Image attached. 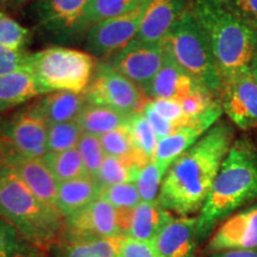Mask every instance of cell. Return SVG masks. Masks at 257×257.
<instances>
[{"instance_id": "obj_1", "label": "cell", "mask_w": 257, "mask_h": 257, "mask_svg": "<svg viewBox=\"0 0 257 257\" xmlns=\"http://www.w3.org/2000/svg\"><path fill=\"white\" fill-rule=\"evenodd\" d=\"M232 143L230 125L211 127L166 173L159 195L161 206L180 217L201 211Z\"/></svg>"}, {"instance_id": "obj_2", "label": "cell", "mask_w": 257, "mask_h": 257, "mask_svg": "<svg viewBox=\"0 0 257 257\" xmlns=\"http://www.w3.org/2000/svg\"><path fill=\"white\" fill-rule=\"evenodd\" d=\"M257 200V147L249 138L231 146L198 217V238L204 240L218 223Z\"/></svg>"}, {"instance_id": "obj_3", "label": "cell", "mask_w": 257, "mask_h": 257, "mask_svg": "<svg viewBox=\"0 0 257 257\" xmlns=\"http://www.w3.org/2000/svg\"><path fill=\"white\" fill-rule=\"evenodd\" d=\"M191 11L206 35L224 83L249 72L257 59L256 29L223 0H197Z\"/></svg>"}, {"instance_id": "obj_4", "label": "cell", "mask_w": 257, "mask_h": 257, "mask_svg": "<svg viewBox=\"0 0 257 257\" xmlns=\"http://www.w3.org/2000/svg\"><path fill=\"white\" fill-rule=\"evenodd\" d=\"M0 217L9 221L29 242L50 251L64 232L63 216L32 193L18 175L0 162Z\"/></svg>"}, {"instance_id": "obj_5", "label": "cell", "mask_w": 257, "mask_h": 257, "mask_svg": "<svg viewBox=\"0 0 257 257\" xmlns=\"http://www.w3.org/2000/svg\"><path fill=\"white\" fill-rule=\"evenodd\" d=\"M163 49L193 79L214 95L221 94L224 81L208 40L191 9L170 29L162 41Z\"/></svg>"}, {"instance_id": "obj_6", "label": "cell", "mask_w": 257, "mask_h": 257, "mask_svg": "<svg viewBox=\"0 0 257 257\" xmlns=\"http://www.w3.org/2000/svg\"><path fill=\"white\" fill-rule=\"evenodd\" d=\"M96 68L94 56L64 47H50L32 54L31 70L42 93L85 94Z\"/></svg>"}, {"instance_id": "obj_7", "label": "cell", "mask_w": 257, "mask_h": 257, "mask_svg": "<svg viewBox=\"0 0 257 257\" xmlns=\"http://www.w3.org/2000/svg\"><path fill=\"white\" fill-rule=\"evenodd\" d=\"M85 98L88 104L108 106L128 114L143 112L150 100L142 87L118 73L110 62L96 64Z\"/></svg>"}, {"instance_id": "obj_8", "label": "cell", "mask_w": 257, "mask_h": 257, "mask_svg": "<svg viewBox=\"0 0 257 257\" xmlns=\"http://www.w3.org/2000/svg\"><path fill=\"white\" fill-rule=\"evenodd\" d=\"M114 237H121L118 227L117 208L104 199H96L67 217L64 221L62 239L68 242H86Z\"/></svg>"}, {"instance_id": "obj_9", "label": "cell", "mask_w": 257, "mask_h": 257, "mask_svg": "<svg viewBox=\"0 0 257 257\" xmlns=\"http://www.w3.org/2000/svg\"><path fill=\"white\" fill-rule=\"evenodd\" d=\"M147 3L130 14L92 25L87 30L85 44L88 54L105 57L123 50L137 36Z\"/></svg>"}, {"instance_id": "obj_10", "label": "cell", "mask_w": 257, "mask_h": 257, "mask_svg": "<svg viewBox=\"0 0 257 257\" xmlns=\"http://www.w3.org/2000/svg\"><path fill=\"white\" fill-rule=\"evenodd\" d=\"M223 105L218 100L212 107L199 117L192 118L181 125L174 134L159 141L154 161L163 173L168 172L170 166L182 154L187 152L205 134L214 126L223 113Z\"/></svg>"}, {"instance_id": "obj_11", "label": "cell", "mask_w": 257, "mask_h": 257, "mask_svg": "<svg viewBox=\"0 0 257 257\" xmlns=\"http://www.w3.org/2000/svg\"><path fill=\"white\" fill-rule=\"evenodd\" d=\"M165 61L162 43H147L137 38L115 54L111 66L128 80L144 88L159 73Z\"/></svg>"}, {"instance_id": "obj_12", "label": "cell", "mask_w": 257, "mask_h": 257, "mask_svg": "<svg viewBox=\"0 0 257 257\" xmlns=\"http://www.w3.org/2000/svg\"><path fill=\"white\" fill-rule=\"evenodd\" d=\"M49 124L32 107L15 114L5 125L3 135L14 153L43 159L48 153Z\"/></svg>"}, {"instance_id": "obj_13", "label": "cell", "mask_w": 257, "mask_h": 257, "mask_svg": "<svg viewBox=\"0 0 257 257\" xmlns=\"http://www.w3.org/2000/svg\"><path fill=\"white\" fill-rule=\"evenodd\" d=\"M89 0H35L42 27L54 36L72 37L89 29L86 11Z\"/></svg>"}, {"instance_id": "obj_14", "label": "cell", "mask_w": 257, "mask_h": 257, "mask_svg": "<svg viewBox=\"0 0 257 257\" xmlns=\"http://www.w3.org/2000/svg\"><path fill=\"white\" fill-rule=\"evenodd\" d=\"M221 105L230 120L242 130L257 128V80L250 72L224 83Z\"/></svg>"}, {"instance_id": "obj_15", "label": "cell", "mask_w": 257, "mask_h": 257, "mask_svg": "<svg viewBox=\"0 0 257 257\" xmlns=\"http://www.w3.org/2000/svg\"><path fill=\"white\" fill-rule=\"evenodd\" d=\"M226 250L257 251V204L232 214L218 227L206 246V252Z\"/></svg>"}, {"instance_id": "obj_16", "label": "cell", "mask_w": 257, "mask_h": 257, "mask_svg": "<svg viewBox=\"0 0 257 257\" xmlns=\"http://www.w3.org/2000/svg\"><path fill=\"white\" fill-rule=\"evenodd\" d=\"M3 162L14 170L40 200L55 207L59 182L51 174L43 159L24 156L12 152L3 157Z\"/></svg>"}, {"instance_id": "obj_17", "label": "cell", "mask_w": 257, "mask_h": 257, "mask_svg": "<svg viewBox=\"0 0 257 257\" xmlns=\"http://www.w3.org/2000/svg\"><path fill=\"white\" fill-rule=\"evenodd\" d=\"M198 242V218L172 217L152 244L161 257H194Z\"/></svg>"}, {"instance_id": "obj_18", "label": "cell", "mask_w": 257, "mask_h": 257, "mask_svg": "<svg viewBox=\"0 0 257 257\" xmlns=\"http://www.w3.org/2000/svg\"><path fill=\"white\" fill-rule=\"evenodd\" d=\"M186 10L185 0H148L136 38L147 43H162Z\"/></svg>"}, {"instance_id": "obj_19", "label": "cell", "mask_w": 257, "mask_h": 257, "mask_svg": "<svg viewBox=\"0 0 257 257\" xmlns=\"http://www.w3.org/2000/svg\"><path fill=\"white\" fill-rule=\"evenodd\" d=\"M198 86L201 85L186 73L165 51V61L162 67L152 81L143 88V91L149 99L180 100L194 91Z\"/></svg>"}, {"instance_id": "obj_20", "label": "cell", "mask_w": 257, "mask_h": 257, "mask_svg": "<svg viewBox=\"0 0 257 257\" xmlns=\"http://www.w3.org/2000/svg\"><path fill=\"white\" fill-rule=\"evenodd\" d=\"M101 186L92 176H82L59 184L55 207L64 218L81 210L100 197Z\"/></svg>"}, {"instance_id": "obj_21", "label": "cell", "mask_w": 257, "mask_h": 257, "mask_svg": "<svg viewBox=\"0 0 257 257\" xmlns=\"http://www.w3.org/2000/svg\"><path fill=\"white\" fill-rule=\"evenodd\" d=\"M87 105L85 94L73 92H54L42 98L31 107L41 114L49 125L78 119Z\"/></svg>"}, {"instance_id": "obj_22", "label": "cell", "mask_w": 257, "mask_h": 257, "mask_svg": "<svg viewBox=\"0 0 257 257\" xmlns=\"http://www.w3.org/2000/svg\"><path fill=\"white\" fill-rule=\"evenodd\" d=\"M172 217V212L165 210L159 201H142L134 208L126 237L141 242L153 243L157 233Z\"/></svg>"}, {"instance_id": "obj_23", "label": "cell", "mask_w": 257, "mask_h": 257, "mask_svg": "<svg viewBox=\"0 0 257 257\" xmlns=\"http://www.w3.org/2000/svg\"><path fill=\"white\" fill-rule=\"evenodd\" d=\"M40 94L42 91L31 69L0 76V111L16 107Z\"/></svg>"}, {"instance_id": "obj_24", "label": "cell", "mask_w": 257, "mask_h": 257, "mask_svg": "<svg viewBox=\"0 0 257 257\" xmlns=\"http://www.w3.org/2000/svg\"><path fill=\"white\" fill-rule=\"evenodd\" d=\"M131 117L133 114L125 113L108 106L93 105L87 102L76 121L81 126L83 133L100 137L115 128L127 126Z\"/></svg>"}, {"instance_id": "obj_25", "label": "cell", "mask_w": 257, "mask_h": 257, "mask_svg": "<svg viewBox=\"0 0 257 257\" xmlns=\"http://www.w3.org/2000/svg\"><path fill=\"white\" fill-rule=\"evenodd\" d=\"M121 237L108 239L68 242L61 239L53 249V257H119L118 246Z\"/></svg>"}, {"instance_id": "obj_26", "label": "cell", "mask_w": 257, "mask_h": 257, "mask_svg": "<svg viewBox=\"0 0 257 257\" xmlns=\"http://www.w3.org/2000/svg\"><path fill=\"white\" fill-rule=\"evenodd\" d=\"M141 168L143 167L138 163L136 156L123 157V159L106 156L95 180L101 186V188L126 184V182H136Z\"/></svg>"}, {"instance_id": "obj_27", "label": "cell", "mask_w": 257, "mask_h": 257, "mask_svg": "<svg viewBox=\"0 0 257 257\" xmlns=\"http://www.w3.org/2000/svg\"><path fill=\"white\" fill-rule=\"evenodd\" d=\"M43 161L59 184L88 175L78 148L61 153H47Z\"/></svg>"}, {"instance_id": "obj_28", "label": "cell", "mask_w": 257, "mask_h": 257, "mask_svg": "<svg viewBox=\"0 0 257 257\" xmlns=\"http://www.w3.org/2000/svg\"><path fill=\"white\" fill-rule=\"evenodd\" d=\"M0 257H49L25 239L15 226L0 217Z\"/></svg>"}, {"instance_id": "obj_29", "label": "cell", "mask_w": 257, "mask_h": 257, "mask_svg": "<svg viewBox=\"0 0 257 257\" xmlns=\"http://www.w3.org/2000/svg\"><path fill=\"white\" fill-rule=\"evenodd\" d=\"M128 128L137 155L146 162L154 161L159 138L143 112L133 114L128 123Z\"/></svg>"}, {"instance_id": "obj_30", "label": "cell", "mask_w": 257, "mask_h": 257, "mask_svg": "<svg viewBox=\"0 0 257 257\" xmlns=\"http://www.w3.org/2000/svg\"><path fill=\"white\" fill-rule=\"evenodd\" d=\"M147 2L148 0H89L86 11L88 27L130 14Z\"/></svg>"}, {"instance_id": "obj_31", "label": "cell", "mask_w": 257, "mask_h": 257, "mask_svg": "<svg viewBox=\"0 0 257 257\" xmlns=\"http://www.w3.org/2000/svg\"><path fill=\"white\" fill-rule=\"evenodd\" d=\"M82 135V128L76 120L49 125L47 142L48 153H61L76 148Z\"/></svg>"}, {"instance_id": "obj_32", "label": "cell", "mask_w": 257, "mask_h": 257, "mask_svg": "<svg viewBox=\"0 0 257 257\" xmlns=\"http://www.w3.org/2000/svg\"><path fill=\"white\" fill-rule=\"evenodd\" d=\"M99 138H100L102 149H104L106 156L120 157V159H123V157L136 156L137 160L141 162V165L146 166L149 163L141 159L136 154V152H135L133 137H131L128 125L127 126L115 128V130L102 135Z\"/></svg>"}, {"instance_id": "obj_33", "label": "cell", "mask_w": 257, "mask_h": 257, "mask_svg": "<svg viewBox=\"0 0 257 257\" xmlns=\"http://www.w3.org/2000/svg\"><path fill=\"white\" fill-rule=\"evenodd\" d=\"M165 173L160 169L155 161H152L138 172L136 184L141 199L144 202L159 201V195L162 186Z\"/></svg>"}, {"instance_id": "obj_34", "label": "cell", "mask_w": 257, "mask_h": 257, "mask_svg": "<svg viewBox=\"0 0 257 257\" xmlns=\"http://www.w3.org/2000/svg\"><path fill=\"white\" fill-rule=\"evenodd\" d=\"M100 199H104L108 204L117 210H133L142 202L140 192L135 182H126V184L108 186L101 188Z\"/></svg>"}, {"instance_id": "obj_35", "label": "cell", "mask_w": 257, "mask_h": 257, "mask_svg": "<svg viewBox=\"0 0 257 257\" xmlns=\"http://www.w3.org/2000/svg\"><path fill=\"white\" fill-rule=\"evenodd\" d=\"M31 38V32L5 12H0V46L22 50Z\"/></svg>"}, {"instance_id": "obj_36", "label": "cell", "mask_w": 257, "mask_h": 257, "mask_svg": "<svg viewBox=\"0 0 257 257\" xmlns=\"http://www.w3.org/2000/svg\"><path fill=\"white\" fill-rule=\"evenodd\" d=\"M76 148L82 157L88 175L95 179L106 157L100 138L95 135L83 133Z\"/></svg>"}, {"instance_id": "obj_37", "label": "cell", "mask_w": 257, "mask_h": 257, "mask_svg": "<svg viewBox=\"0 0 257 257\" xmlns=\"http://www.w3.org/2000/svg\"><path fill=\"white\" fill-rule=\"evenodd\" d=\"M179 101L182 106L186 117L192 119V118L199 117V115L205 113L218 100L213 93L202 87V86H198L194 91L180 99Z\"/></svg>"}, {"instance_id": "obj_38", "label": "cell", "mask_w": 257, "mask_h": 257, "mask_svg": "<svg viewBox=\"0 0 257 257\" xmlns=\"http://www.w3.org/2000/svg\"><path fill=\"white\" fill-rule=\"evenodd\" d=\"M147 106L155 111L163 119L176 124L178 126H181L189 120V118L186 117L180 101L175 99H150Z\"/></svg>"}, {"instance_id": "obj_39", "label": "cell", "mask_w": 257, "mask_h": 257, "mask_svg": "<svg viewBox=\"0 0 257 257\" xmlns=\"http://www.w3.org/2000/svg\"><path fill=\"white\" fill-rule=\"evenodd\" d=\"M32 55L25 54L23 50H14L0 46V76L18 72L23 69H31Z\"/></svg>"}, {"instance_id": "obj_40", "label": "cell", "mask_w": 257, "mask_h": 257, "mask_svg": "<svg viewBox=\"0 0 257 257\" xmlns=\"http://www.w3.org/2000/svg\"><path fill=\"white\" fill-rule=\"evenodd\" d=\"M119 257H161L152 243L121 237L118 246Z\"/></svg>"}, {"instance_id": "obj_41", "label": "cell", "mask_w": 257, "mask_h": 257, "mask_svg": "<svg viewBox=\"0 0 257 257\" xmlns=\"http://www.w3.org/2000/svg\"><path fill=\"white\" fill-rule=\"evenodd\" d=\"M231 11L257 30V0H223Z\"/></svg>"}, {"instance_id": "obj_42", "label": "cell", "mask_w": 257, "mask_h": 257, "mask_svg": "<svg viewBox=\"0 0 257 257\" xmlns=\"http://www.w3.org/2000/svg\"><path fill=\"white\" fill-rule=\"evenodd\" d=\"M143 113L147 117V119L149 120L150 125L153 126L157 138H159V141L162 140V138H165V137L170 136V135H173L180 127L176 124H173L168 120L163 119L161 115L157 114L156 112L153 111L150 107H148L147 105H146V107H144Z\"/></svg>"}, {"instance_id": "obj_43", "label": "cell", "mask_w": 257, "mask_h": 257, "mask_svg": "<svg viewBox=\"0 0 257 257\" xmlns=\"http://www.w3.org/2000/svg\"><path fill=\"white\" fill-rule=\"evenodd\" d=\"M208 257H257V251H250V250H226V251L211 253Z\"/></svg>"}, {"instance_id": "obj_44", "label": "cell", "mask_w": 257, "mask_h": 257, "mask_svg": "<svg viewBox=\"0 0 257 257\" xmlns=\"http://www.w3.org/2000/svg\"><path fill=\"white\" fill-rule=\"evenodd\" d=\"M28 0H0V5L9 10H17L22 8Z\"/></svg>"}, {"instance_id": "obj_45", "label": "cell", "mask_w": 257, "mask_h": 257, "mask_svg": "<svg viewBox=\"0 0 257 257\" xmlns=\"http://www.w3.org/2000/svg\"><path fill=\"white\" fill-rule=\"evenodd\" d=\"M249 72L251 73L252 75H253V78L257 80V59H256L255 62H253V64L251 66V68H250Z\"/></svg>"}, {"instance_id": "obj_46", "label": "cell", "mask_w": 257, "mask_h": 257, "mask_svg": "<svg viewBox=\"0 0 257 257\" xmlns=\"http://www.w3.org/2000/svg\"><path fill=\"white\" fill-rule=\"evenodd\" d=\"M3 157H4L3 156V147H2V143H0V162L3 161Z\"/></svg>"}]
</instances>
